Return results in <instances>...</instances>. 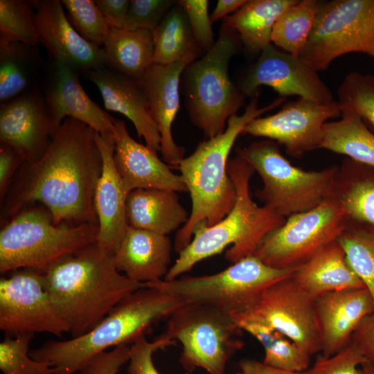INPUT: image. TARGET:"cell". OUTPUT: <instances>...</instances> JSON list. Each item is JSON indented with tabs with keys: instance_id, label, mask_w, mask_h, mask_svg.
I'll use <instances>...</instances> for the list:
<instances>
[{
	"instance_id": "11",
	"label": "cell",
	"mask_w": 374,
	"mask_h": 374,
	"mask_svg": "<svg viewBox=\"0 0 374 374\" xmlns=\"http://www.w3.org/2000/svg\"><path fill=\"white\" fill-rule=\"evenodd\" d=\"M374 47V0L321 1L308 43L299 57L317 71L348 53Z\"/></svg>"
},
{
	"instance_id": "10",
	"label": "cell",
	"mask_w": 374,
	"mask_h": 374,
	"mask_svg": "<svg viewBox=\"0 0 374 374\" xmlns=\"http://www.w3.org/2000/svg\"><path fill=\"white\" fill-rule=\"evenodd\" d=\"M296 269L274 268L251 255L216 274L143 284L144 287L157 288L186 303L214 305L231 316L244 310L267 287L291 277Z\"/></svg>"
},
{
	"instance_id": "38",
	"label": "cell",
	"mask_w": 374,
	"mask_h": 374,
	"mask_svg": "<svg viewBox=\"0 0 374 374\" xmlns=\"http://www.w3.org/2000/svg\"><path fill=\"white\" fill-rule=\"evenodd\" d=\"M0 39L35 46L40 44L31 1L0 0Z\"/></svg>"
},
{
	"instance_id": "2",
	"label": "cell",
	"mask_w": 374,
	"mask_h": 374,
	"mask_svg": "<svg viewBox=\"0 0 374 374\" xmlns=\"http://www.w3.org/2000/svg\"><path fill=\"white\" fill-rule=\"evenodd\" d=\"M46 290L71 337L89 332L125 298L144 287L122 274L97 242L42 271Z\"/></svg>"
},
{
	"instance_id": "9",
	"label": "cell",
	"mask_w": 374,
	"mask_h": 374,
	"mask_svg": "<svg viewBox=\"0 0 374 374\" xmlns=\"http://www.w3.org/2000/svg\"><path fill=\"white\" fill-rule=\"evenodd\" d=\"M242 330L226 312L214 305L187 303L170 316L162 335L182 346L180 363L191 373L197 368L208 374H226L231 357L242 349Z\"/></svg>"
},
{
	"instance_id": "33",
	"label": "cell",
	"mask_w": 374,
	"mask_h": 374,
	"mask_svg": "<svg viewBox=\"0 0 374 374\" xmlns=\"http://www.w3.org/2000/svg\"><path fill=\"white\" fill-rule=\"evenodd\" d=\"M341 112L340 119L324 124L320 148L374 166V133L355 114Z\"/></svg>"
},
{
	"instance_id": "24",
	"label": "cell",
	"mask_w": 374,
	"mask_h": 374,
	"mask_svg": "<svg viewBox=\"0 0 374 374\" xmlns=\"http://www.w3.org/2000/svg\"><path fill=\"white\" fill-rule=\"evenodd\" d=\"M99 89L107 111L120 113L133 123L139 138L154 151H160L161 137L139 82L101 67L82 74Z\"/></svg>"
},
{
	"instance_id": "47",
	"label": "cell",
	"mask_w": 374,
	"mask_h": 374,
	"mask_svg": "<svg viewBox=\"0 0 374 374\" xmlns=\"http://www.w3.org/2000/svg\"><path fill=\"white\" fill-rule=\"evenodd\" d=\"M351 341L358 346L366 360L374 366V312L361 321L353 333Z\"/></svg>"
},
{
	"instance_id": "20",
	"label": "cell",
	"mask_w": 374,
	"mask_h": 374,
	"mask_svg": "<svg viewBox=\"0 0 374 374\" xmlns=\"http://www.w3.org/2000/svg\"><path fill=\"white\" fill-rule=\"evenodd\" d=\"M80 73L68 66L52 62L42 93L57 126L66 118L76 119L98 134L112 133L115 118L87 94L80 82Z\"/></svg>"
},
{
	"instance_id": "42",
	"label": "cell",
	"mask_w": 374,
	"mask_h": 374,
	"mask_svg": "<svg viewBox=\"0 0 374 374\" xmlns=\"http://www.w3.org/2000/svg\"><path fill=\"white\" fill-rule=\"evenodd\" d=\"M175 2L172 0H131L124 28L152 31Z\"/></svg>"
},
{
	"instance_id": "19",
	"label": "cell",
	"mask_w": 374,
	"mask_h": 374,
	"mask_svg": "<svg viewBox=\"0 0 374 374\" xmlns=\"http://www.w3.org/2000/svg\"><path fill=\"white\" fill-rule=\"evenodd\" d=\"M112 133L114 162L127 195L140 188L188 191L182 177L175 174L156 151L136 141L124 121L115 118Z\"/></svg>"
},
{
	"instance_id": "26",
	"label": "cell",
	"mask_w": 374,
	"mask_h": 374,
	"mask_svg": "<svg viewBox=\"0 0 374 374\" xmlns=\"http://www.w3.org/2000/svg\"><path fill=\"white\" fill-rule=\"evenodd\" d=\"M330 198L341 206L346 227L374 232V166L344 159Z\"/></svg>"
},
{
	"instance_id": "34",
	"label": "cell",
	"mask_w": 374,
	"mask_h": 374,
	"mask_svg": "<svg viewBox=\"0 0 374 374\" xmlns=\"http://www.w3.org/2000/svg\"><path fill=\"white\" fill-rule=\"evenodd\" d=\"M232 318L242 331L250 334L262 346L265 350L262 363L265 365L296 373L310 367L311 355L279 331L255 321Z\"/></svg>"
},
{
	"instance_id": "14",
	"label": "cell",
	"mask_w": 374,
	"mask_h": 374,
	"mask_svg": "<svg viewBox=\"0 0 374 374\" xmlns=\"http://www.w3.org/2000/svg\"><path fill=\"white\" fill-rule=\"evenodd\" d=\"M0 280V329L7 335L69 332L51 301L42 271L22 268Z\"/></svg>"
},
{
	"instance_id": "22",
	"label": "cell",
	"mask_w": 374,
	"mask_h": 374,
	"mask_svg": "<svg viewBox=\"0 0 374 374\" xmlns=\"http://www.w3.org/2000/svg\"><path fill=\"white\" fill-rule=\"evenodd\" d=\"M186 66L184 62L153 63L138 80L160 134L163 159L175 166L184 158L185 153V149L172 137V125L180 108L179 84Z\"/></svg>"
},
{
	"instance_id": "46",
	"label": "cell",
	"mask_w": 374,
	"mask_h": 374,
	"mask_svg": "<svg viewBox=\"0 0 374 374\" xmlns=\"http://www.w3.org/2000/svg\"><path fill=\"white\" fill-rule=\"evenodd\" d=\"M25 161L14 147L0 142V199L6 195L15 174Z\"/></svg>"
},
{
	"instance_id": "28",
	"label": "cell",
	"mask_w": 374,
	"mask_h": 374,
	"mask_svg": "<svg viewBox=\"0 0 374 374\" xmlns=\"http://www.w3.org/2000/svg\"><path fill=\"white\" fill-rule=\"evenodd\" d=\"M189 216L175 191L140 188L127 197V221L134 228L168 235L180 229Z\"/></svg>"
},
{
	"instance_id": "17",
	"label": "cell",
	"mask_w": 374,
	"mask_h": 374,
	"mask_svg": "<svg viewBox=\"0 0 374 374\" xmlns=\"http://www.w3.org/2000/svg\"><path fill=\"white\" fill-rule=\"evenodd\" d=\"M37 88L0 107V142L17 149L25 161L39 159L59 130Z\"/></svg>"
},
{
	"instance_id": "18",
	"label": "cell",
	"mask_w": 374,
	"mask_h": 374,
	"mask_svg": "<svg viewBox=\"0 0 374 374\" xmlns=\"http://www.w3.org/2000/svg\"><path fill=\"white\" fill-rule=\"evenodd\" d=\"M40 44L52 62L68 66L80 74L105 67L102 48L82 37L69 23L62 1H31Z\"/></svg>"
},
{
	"instance_id": "36",
	"label": "cell",
	"mask_w": 374,
	"mask_h": 374,
	"mask_svg": "<svg viewBox=\"0 0 374 374\" xmlns=\"http://www.w3.org/2000/svg\"><path fill=\"white\" fill-rule=\"evenodd\" d=\"M337 241L374 302V232L347 226Z\"/></svg>"
},
{
	"instance_id": "27",
	"label": "cell",
	"mask_w": 374,
	"mask_h": 374,
	"mask_svg": "<svg viewBox=\"0 0 374 374\" xmlns=\"http://www.w3.org/2000/svg\"><path fill=\"white\" fill-rule=\"evenodd\" d=\"M291 278L314 300L332 292L365 287L337 240L298 267Z\"/></svg>"
},
{
	"instance_id": "12",
	"label": "cell",
	"mask_w": 374,
	"mask_h": 374,
	"mask_svg": "<svg viewBox=\"0 0 374 374\" xmlns=\"http://www.w3.org/2000/svg\"><path fill=\"white\" fill-rule=\"evenodd\" d=\"M346 228L341 206L328 198L311 210L286 218L263 238L253 256L274 268H297L336 241Z\"/></svg>"
},
{
	"instance_id": "15",
	"label": "cell",
	"mask_w": 374,
	"mask_h": 374,
	"mask_svg": "<svg viewBox=\"0 0 374 374\" xmlns=\"http://www.w3.org/2000/svg\"><path fill=\"white\" fill-rule=\"evenodd\" d=\"M341 113L336 100L320 103L299 98L285 103L274 114L252 120L242 134L267 138L283 145L290 156L299 159L320 149L324 124Z\"/></svg>"
},
{
	"instance_id": "25",
	"label": "cell",
	"mask_w": 374,
	"mask_h": 374,
	"mask_svg": "<svg viewBox=\"0 0 374 374\" xmlns=\"http://www.w3.org/2000/svg\"><path fill=\"white\" fill-rule=\"evenodd\" d=\"M172 243L167 235L127 226L113 255L116 267L130 280H163L170 267Z\"/></svg>"
},
{
	"instance_id": "41",
	"label": "cell",
	"mask_w": 374,
	"mask_h": 374,
	"mask_svg": "<svg viewBox=\"0 0 374 374\" xmlns=\"http://www.w3.org/2000/svg\"><path fill=\"white\" fill-rule=\"evenodd\" d=\"M358 346L350 342L336 354L324 357L319 355L315 363L301 374H364L358 368L366 362Z\"/></svg>"
},
{
	"instance_id": "31",
	"label": "cell",
	"mask_w": 374,
	"mask_h": 374,
	"mask_svg": "<svg viewBox=\"0 0 374 374\" xmlns=\"http://www.w3.org/2000/svg\"><path fill=\"white\" fill-rule=\"evenodd\" d=\"M37 46L0 39V101L35 89L41 68Z\"/></svg>"
},
{
	"instance_id": "49",
	"label": "cell",
	"mask_w": 374,
	"mask_h": 374,
	"mask_svg": "<svg viewBox=\"0 0 374 374\" xmlns=\"http://www.w3.org/2000/svg\"><path fill=\"white\" fill-rule=\"evenodd\" d=\"M240 374H301L269 367L262 362L255 360H242L239 363Z\"/></svg>"
},
{
	"instance_id": "5",
	"label": "cell",
	"mask_w": 374,
	"mask_h": 374,
	"mask_svg": "<svg viewBox=\"0 0 374 374\" xmlns=\"http://www.w3.org/2000/svg\"><path fill=\"white\" fill-rule=\"evenodd\" d=\"M228 172L236 190L230 212L211 226H200L190 242L179 253L163 280H172L190 271L199 262L221 253L229 245L225 258L231 264L253 255L263 238L281 226L285 218L258 206L250 193L253 168L237 154L228 161Z\"/></svg>"
},
{
	"instance_id": "8",
	"label": "cell",
	"mask_w": 374,
	"mask_h": 374,
	"mask_svg": "<svg viewBox=\"0 0 374 374\" xmlns=\"http://www.w3.org/2000/svg\"><path fill=\"white\" fill-rule=\"evenodd\" d=\"M237 154L257 172L262 187L256 196L263 206L285 219L311 210L330 197L338 166L305 170L292 165L271 140L238 148Z\"/></svg>"
},
{
	"instance_id": "52",
	"label": "cell",
	"mask_w": 374,
	"mask_h": 374,
	"mask_svg": "<svg viewBox=\"0 0 374 374\" xmlns=\"http://www.w3.org/2000/svg\"><path fill=\"white\" fill-rule=\"evenodd\" d=\"M366 53L374 57V47L368 50Z\"/></svg>"
},
{
	"instance_id": "23",
	"label": "cell",
	"mask_w": 374,
	"mask_h": 374,
	"mask_svg": "<svg viewBox=\"0 0 374 374\" xmlns=\"http://www.w3.org/2000/svg\"><path fill=\"white\" fill-rule=\"evenodd\" d=\"M315 306L324 357L346 347L361 321L374 312L373 298L365 287L327 293L315 299Z\"/></svg>"
},
{
	"instance_id": "50",
	"label": "cell",
	"mask_w": 374,
	"mask_h": 374,
	"mask_svg": "<svg viewBox=\"0 0 374 374\" xmlns=\"http://www.w3.org/2000/svg\"><path fill=\"white\" fill-rule=\"evenodd\" d=\"M247 0H218L216 7L211 15L212 23L224 19L230 15L231 12H235L242 6Z\"/></svg>"
},
{
	"instance_id": "39",
	"label": "cell",
	"mask_w": 374,
	"mask_h": 374,
	"mask_svg": "<svg viewBox=\"0 0 374 374\" xmlns=\"http://www.w3.org/2000/svg\"><path fill=\"white\" fill-rule=\"evenodd\" d=\"M35 335H9L0 344V370L2 374H53L48 363L33 359L29 346Z\"/></svg>"
},
{
	"instance_id": "48",
	"label": "cell",
	"mask_w": 374,
	"mask_h": 374,
	"mask_svg": "<svg viewBox=\"0 0 374 374\" xmlns=\"http://www.w3.org/2000/svg\"><path fill=\"white\" fill-rule=\"evenodd\" d=\"M94 2L109 26L124 28L130 1L95 0Z\"/></svg>"
},
{
	"instance_id": "37",
	"label": "cell",
	"mask_w": 374,
	"mask_h": 374,
	"mask_svg": "<svg viewBox=\"0 0 374 374\" xmlns=\"http://www.w3.org/2000/svg\"><path fill=\"white\" fill-rule=\"evenodd\" d=\"M341 110L357 115L374 133V76L357 71L348 73L337 89Z\"/></svg>"
},
{
	"instance_id": "3",
	"label": "cell",
	"mask_w": 374,
	"mask_h": 374,
	"mask_svg": "<svg viewBox=\"0 0 374 374\" xmlns=\"http://www.w3.org/2000/svg\"><path fill=\"white\" fill-rule=\"evenodd\" d=\"M259 96L258 91L251 98L243 114L230 117L222 133L201 142L190 155L179 163L180 175L190 195L192 208L187 222L177 232V252L190 242L197 228L217 224L232 209L236 190L227 168L231 150L249 122L280 106L285 100L279 97L267 106L259 107Z\"/></svg>"
},
{
	"instance_id": "44",
	"label": "cell",
	"mask_w": 374,
	"mask_h": 374,
	"mask_svg": "<svg viewBox=\"0 0 374 374\" xmlns=\"http://www.w3.org/2000/svg\"><path fill=\"white\" fill-rule=\"evenodd\" d=\"M174 343L162 334L153 341H149L144 335L139 336L130 346L128 373L160 374L154 364L153 354Z\"/></svg>"
},
{
	"instance_id": "35",
	"label": "cell",
	"mask_w": 374,
	"mask_h": 374,
	"mask_svg": "<svg viewBox=\"0 0 374 374\" xmlns=\"http://www.w3.org/2000/svg\"><path fill=\"white\" fill-rule=\"evenodd\" d=\"M320 1L297 0L276 20L271 43L279 49L299 57L313 30Z\"/></svg>"
},
{
	"instance_id": "43",
	"label": "cell",
	"mask_w": 374,
	"mask_h": 374,
	"mask_svg": "<svg viewBox=\"0 0 374 374\" xmlns=\"http://www.w3.org/2000/svg\"><path fill=\"white\" fill-rule=\"evenodd\" d=\"M176 3L185 11L197 44L203 51L207 52L215 43L212 21L208 11L209 1L179 0Z\"/></svg>"
},
{
	"instance_id": "29",
	"label": "cell",
	"mask_w": 374,
	"mask_h": 374,
	"mask_svg": "<svg viewBox=\"0 0 374 374\" xmlns=\"http://www.w3.org/2000/svg\"><path fill=\"white\" fill-rule=\"evenodd\" d=\"M105 67L139 80L154 63V40L149 29L109 26L102 47Z\"/></svg>"
},
{
	"instance_id": "45",
	"label": "cell",
	"mask_w": 374,
	"mask_h": 374,
	"mask_svg": "<svg viewBox=\"0 0 374 374\" xmlns=\"http://www.w3.org/2000/svg\"><path fill=\"white\" fill-rule=\"evenodd\" d=\"M130 346L122 344L91 358L79 371L80 374H117L129 361Z\"/></svg>"
},
{
	"instance_id": "21",
	"label": "cell",
	"mask_w": 374,
	"mask_h": 374,
	"mask_svg": "<svg viewBox=\"0 0 374 374\" xmlns=\"http://www.w3.org/2000/svg\"><path fill=\"white\" fill-rule=\"evenodd\" d=\"M103 159V169L94 194L98 219L97 243L114 255L128 226L126 193L117 171L114 159L113 133L96 134Z\"/></svg>"
},
{
	"instance_id": "40",
	"label": "cell",
	"mask_w": 374,
	"mask_h": 374,
	"mask_svg": "<svg viewBox=\"0 0 374 374\" xmlns=\"http://www.w3.org/2000/svg\"><path fill=\"white\" fill-rule=\"evenodd\" d=\"M67 19L87 41L102 48L109 33V25L92 0H62Z\"/></svg>"
},
{
	"instance_id": "51",
	"label": "cell",
	"mask_w": 374,
	"mask_h": 374,
	"mask_svg": "<svg viewBox=\"0 0 374 374\" xmlns=\"http://www.w3.org/2000/svg\"><path fill=\"white\" fill-rule=\"evenodd\" d=\"M361 366L364 374H374V366L369 362H364Z\"/></svg>"
},
{
	"instance_id": "13",
	"label": "cell",
	"mask_w": 374,
	"mask_h": 374,
	"mask_svg": "<svg viewBox=\"0 0 374 374\" xmlns=\"http://www.w3.org/2000/svg\"><path fill=\"white\" fill-rule=\"evenodd\" d=\"M231 317L267 325L283 334L310 355L321 352L315 300L291 277L267 287L244 310Z\"/></svg>"
},
{
	"instance_id": "32",
	"label": "cell",
	"mask_w": 374,
	"mask_h": 374,
	"mask_svg": "<svg viewBox=\"0 0 374 374\" xmlns=\"http://www.w3.org/2000/svg\"><path fill=\"white\" fill-rule=\"evenodd\" d=\"M176 4L152 31L155 64L184 62L188 65L203 52L194 38L185 11Z\"/></svg>"
},
{
	"instance_id": "30",
	"label": "cell",
	"mask_w": 374,
	"mask_h": 374,
	"mask_svg": "<svg viewBox=\"0 0 374 374\" xmlns=\"http://www.w3.org/2000/svg\"><path fill=\"white\" fill-rule=\"evenodd\" d=\"M297 0H247L233 14L222 19L233 30L247 51L260 53L271 44L274 24L280 14Z\"/></svg>"
},
{
	"instance_id": "4",
	"label": "cell",
	"mask_w": 374,
	"mask_h": 374,
	"mask_svg": "<svg viewBox=\"0 0 374 374\" xmlns=\"http://www.w3.org/2000/svg\"><path fill=\"white\" fill-rule=\"evenodd\" d=\"M154 287H144L119 303L89 332L64 341L51 340L30 350V356L48 363L53 374H74L107 348L132 344L154 323L185 304Z\"/></svg>"
},
{
	"instance_id": "1",
	"label": "cell",
	"mask_w": 374,
	"mask_h": 374,
	"mask_svg": "<svg viewBox=\"0 0 374 374\" xmlns=\"http://www.w3.org/2000/svg\"><path fill=\"white\" fill-rule=\"evenodd\" d=\"M96 134L86 124L66 118L46 153L19 167L0 199L1 223L39 203L57 225H98L94 194L103 159Z\"/></svg>"
},
{
	"instance_id": "6",
	"label": "cell",
	"mask_w": 374,
	"mask_h": 374,
	"mask_svg": "<svg viewBox=\"0 0 374 374\" xmlns=\"http://www.w3.org/2000/svg\"><path fill=\"white\" fill-rule=\"evenodd\" d=\"M98 225H57L44 206L31 204L3 224L0 272L30 268L44 271L96 242Z\"/></svg>"
},
{
	"instance_id": "16",
	"label": "cell",
	"mask_w": 374,
	"mask_h": 374,
	"mask_svg": "<svg viewBox=\"0 0 374 374\" xmlns=\"http://www.w3.org/2000/svg\"><path fill=\"white\" fill-rule=\"evenodd\" d=\"M262 86L271 87L280 97L297 96L320 103L335 101L318 71L272 44L260 52L238 87L246 97L251 98Z\"/></svg>"
},
{
	"instance_id": "7",
	"label": "cell",
	"mask_w": 374,
	"mask_h": 374,
	"mask_svg": "<svg viewBox=\"0 0 374 374\" xmlns=\"http://www.w3.org/2000/svg\"><path fill=\"white\" fill-rule=\"evenodd\" d=\"M239 40L233 30L222 24L213 47L187 65L181 74L186 109L206 139L222 133L228 119L244 104L245 95L229 75V64L238 52Z\"/></svg>"
}]
</instances>
